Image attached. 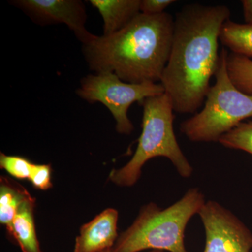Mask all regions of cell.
Returning a JSON list of instances; mask_svg holds the SVG:
<instances>
[{"label": "cell", "mask_w": 252, "mask_h": 252, "mask_svg": "<svg viewBox=\"0 0 252 252\" xmlns=\"http://www.w3.org/2000/svg\"><path fill=\"white\" fill-rule=\"evenodd\" d=\"M230 11L224 5H185L176 14L170 58L160 84L174 111L194 114L202 107L220 63L219 41Z\"/></svg>", "instance_id": "1"}, {"label": "cell", "mask_w": 252, "mask_h": 252, "mask_svg": "<svg viewBox=\"0 0 252 252\" xmlns=\"http://www.w3.org/2000/svg\"><path fill=\"white\" fill-rule=\"evenodd\" d=\"M175 18L140 13L120 31L83 44L91 70L112 72L130 84L161 80L171 51Z\"/></svg>", "instance_id": "2"}, {"label": "cell", "mask_w": 252, "mask_h": 252, "mask_svg": "<svg viewBox=\"0 0 252 252\" xmlns=\"http://www.w3.org/2000/svg\"><path fill=\"white\" fill-rule=\"evenodd\" d=\"M205 202L200 189L191 188L166 209L155 203L145 205L131 226L117 239L111 252H188L185 244L186 228Z\"/></svg>", "instance_id": "3"}, {"label": "cell", "mask_w": 252, "mask_h": 252, "mask_svg": "<svg viewBox=\"0 0 252 252\" xmlns=\"http://www.w3.org/2000/svg\"><path fill=\"white\" fill-rule=\"evenodd\" d=\"M143 107L142 133L130 161L113 170L109 180L121 187H132L140 179L146 162L155 157L168 158L183 178H189L193 169L181 149L174 131V108L166 94L147 97Z\"/></svg>", "instance_id": "4"}, {"label": "cell", "mask_w": 252, "mask_h": 252, "mask_svg": "<svg viewBox=\"0 0 252 252\" xmlns=\"http://www.w3.org/2000/svg\"><path fill=\"white\" fill-rule=\"evenodd\" d=\"M228 51H220V63L203 109L181 124L180 130L192 142H219L245 119L252 117V96L239 91L227 72Z\"/></svg>", "instance_id": "5"}, {"label": "cell", "mask_w": 252, "mask_h": 252, "mask_svg": "<svg viewBox=\"0 0 252 252\" xmlns=\"http://www.w3.org/2000/svg\"><path fill=\"white\" fill-rule=\"evenodd\" d=\"M77 94L89 103L98 102L105 106L116 121L117 132L130 135L134 130L127 116L130 106L136 102L142 104L147 97L165 94V89L157 83L125 82L114 73L105 72L83 78Z\"/></svg>", "instance_id": "6"}, {"label": "cell", "mask_w": 252, "mask_h": 252, "mask_svg": "<svg viewBox=\"0 0 252 252\" xmlns=\"http://www.w3.org/2000/svg\"><path fill=\"white\" fill-rule=\"evenodd\" d=\"M198 215L206 236L204 252H251V231L230 210L209 200Z\"/></svg>", "instance_id": "7"}, {"label": "cell", "mask_w": 252, "mask_h": 252, "mask_svg": "<svg viewBox=\"0 0 252 252\" xmlns=\"http://www.w3.org/2000/svg\"><path fill=\"white\" fill-rule=\"evenodd\" d=\"M10 3L41 26L65 24L82 44L95 36L86 30L85 6L79 0H15Z\"/></svg>", "instance_id": "8"}, {"label": "cell", "mask_w": 252, "mask_h": 252, "mask_svg": "<svg viewBox=\"0 0 252 252\" xmlns=\"http://www.w3.org/2000/svg\"><path fill=\"white\" fill-rule=\"evenodd\" d=\"M119 214L108 208L81 227L74 252H102L114 247L118 238Z\"/></svg>", "instance_id": "9"}, {"label": "cell", "mask_w": 252, "mask_h": 252, "mask_svg": "<svg viewBox=\"0 0 252 252\" xmlns=\"http://www.w3.org/2000/svg\"><path fill=\"white\" fill-rule=\"evenodd\" d=\"M141 0H90L103 20V35L120 31L140 13Z\"/></svg>", "instance_id": "10"}, {"label": "cell", "mask_w": 252, "mask_h": 252, "mask_svg": "<svg viewBox=\"0 0 252 252\" xmlns=\"http://www.w3.org/2000/svg\"><path fill=\"white\" fill-rule=\"evenodd\" d=\"M34 205L35 200L32 197L26 200L7 229L23 252H41L34 225Z\"/></svg>", "instance_id": "11"}, {"label": "cell", "mask_w": 252, "mask_h": 252, "mask_svg": "<svg viewBox=\"0 0 252 252\" xmlns=\"http://www.w3.org/2000/svg\"><path fill=\"white\" fill-rule=\"evenodd\" d=\"M220 41L233 54L252 57V24L228 20L220 31Z\"/></svg>", "instance_id": "12"}, {"label": "cell", "mask_w": 252, "mask_h": 252, "mask_svg": "<svg viewBox=\"0 0 252 252\" xmlns=\"http://www.w3.org/2000/svg\"><path fill=\"white\" fill-rule=\"evenodd\" d=\"M21 186L11 183L6 178H1L0 187V222L6 225V229L11 226L18 209L28 199L31 198Z\"/></svg>", "instance_id": "13"}, {"label": "cell", "mask_w": 252, "mask_h": 252, "mask_svg": "<svg viewBox=\"0 0 252 252\" xmlns=\"http://www.w3.org/2000/svg\"><path fill=\"white\" fill-rule=\"evenodd\" d=\"M227 72L239 91L252 96V60L245 56L228 53Z\"/></svg>", "instance_id": "14"}, {"label": "cell", "mask_w": 252, "mask_h": 252, "mask_svg": "<svg viewBox=\"0 0 252 252\" xmlns=\"http://www.w3.org/2000/svg\"><path fill=\"white\" fill-rule=\"evenodd\" d=\"M219 142L226 148L245 151L252 155V121L240 123L222 136Z\"/></svg>", "instance_id": "15"}, {"label": "cell", "mask_w": 252, "mask_h": 252, "mask_svg": "<svg viewBox=\"0 0 252 252\" xmlns=\"http://www.w3.org/2000/svg\"><path fill=\"white\" fill-rule=\"evenodd\" d=\"M33 164L24 157L7 156L3 153L0 155V167L19 180L29 179Z\"/></svg>", "instance_id": "16"}, {"label": "cell", "mask_w": 252, "mask_h": 252, "mask_svg": "<svg viewBox=\"0 0 252 252\" xmlns=\"http://www.w3.org/2000/svg\"><path fill=\"white\" fill-rule=\"evenodd\" d=\"M34 188L48 190L52 187L51 184V167L49 165L33 164L28 179Z\"/></svg>", "instance_id": "17"}, {"label": "cell", "mask_w": 252, "mask_h": 252, "mask_svg": "<svg viewBox=\"0 0 252 252\" xmlns=\"http://www.w3.org/2000/svg\"><path fill=\"white\" fill-rule=\"evenodd\" d=\"M175 2V0H141L140 13L149 16L162 14L170 5Z\"/></svg>", "instance_id": "18"}, {"label": "cell", "mask_w": 252, "mask_h": 252, "mask_svg": "<svg viewBox=\"0 0 252 252\" xmlns=\"http://www.w3.org/2000/svg\"><path fill=\"white\" fill-rule=\"evenodd\" d=\"M243 16L247 24H252V0H243Z\"/></svg>", "instance_id": "19"}, {"label": "cell", "mask_w": 252, "mask_h": 252, "mask_svg": "<svg viewBox=\"0 0 252 252\" xmlns=\"http://www.w3.org/2000/svg\"><path fill=\"white\" fill-rule=\"evenodd\" d=\"M102 252H111V249H110V250H106V251H104ZM149 252H165L161 251V250H152V251H151Z\"/></svg>", "instance_id": "20"}]
</instances>
